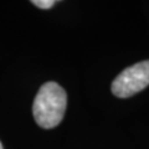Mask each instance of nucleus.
Here are the masks:
<instances>
[{
	"label": "nucleus",
	"instance_id": "obj_2",
	"mask_svg": "<svg viewBox=\"0 0 149 149\" xmlns=\"http://www.w3.org/2000/svg\"><path fill=\"white\" fill-rule=\"evenodd\" d=\"M149 86V60L123 70L112 82V93L119 98H128Z\"/></svg>",
	"mask_w": 149,
	"mask_h": 149
},
{
	"label": "nucleus",
	"instance_id": "obj_3",
	"mask_svg": "<svg viewBox=\"0 0 149 149\" xmlns=\"http://www.w3.org/2000/svg\"><path fill=\"white\" fill-rule=\"evenodd\" d=\"M31 3L40 9H50L56 4L55 0H32Z\"/></svg>",
	"mask_w": 149,
	"mask_h": 149
},
{
	"label": "nucleus",
	"instance_id": "obj_1",
	"mask_svg": "<svg viewBox=\"0 0 149 149\" xmlns=\"http://www.w3.org/2000/svg\"><path fill=\"white\" fill-rule=\"evenodd\" d=\"M67 104V95L56 82H46L41 86L32 104L36 123L45 129L55 128L61 123Z\"/></svg>",
	"mask_w": 149,
	"mask_h": 149
},
{
	"label": "nucleus",
	"instance_id": "obj_4",
	"mask_svg": "<svg viewBox=\"0 0 149 149\" xmlns=\"http://www.w3.org/2000/svg\"><path fill=\"white\" fill-rule=\"evenodd\" d=\"M0 149H3V146H1V143H0Z\"/></svg>",
	"mask_w": 149,
	"mask_h": 149
}]
</instances>
